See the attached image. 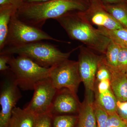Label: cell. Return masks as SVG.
Returning a JSON list of instances; mask_svg holds the SVG:
<instances>
[{
	"label": "cell",
	"mask_w": 127,
	"mask_h": 127,
	"mask_svg": "<svg viewBox=\"0 0 127 127\" xmlns=\"http://www.w3.org/2000/svg\"><path fill=\"white\" fill-rule=\"evenodd\" d=\"M89 5L88 0H50L26 4L18 8L15 15L24 23L41 29L48 19L56 20L71 12L85 11Z\"/></svg>",
	"instance_id": "cell-1"
},
{
	"label": "cell",
	"mask_w": 127,
	"mask_h": 127,
	"mask_svg": "<svg viewBox=\"0 0 127 127\" xmlns=\"http://www.w3.org/2000/svg\"><path fill=\"white\" fill-rule=\"evenodd\" d=\"M56 20L72 40L81 42L94 52L105 55L111 40L95 28L80 12H71Z\"/></svg>",
	"instance_id": "cell-2"
},
{
	"label": "cell",
	"mask_w": 127,
	"mask_h": 127,
	"mask_svg": "<svg viewBox=\"0 0 127 127\" xmlns=\"http://www.w3.org/2000/svg\"><path fill=\"white\" fill-rule=\"evenodd\" d=\"M79 46L70 51L63 52L51 43L37 41L22 45L7 47L0 51V55H17L29 58L38 65L49 68L68 59Z\"/></svg>",
	"instance_id": "cell-3"
},
{
	"label": "cell",
	"mask_w": 127,
	"mask_h": 127,
	"mask_svg": "<svg viewBox=\"0 0 127 127\" xmlns=\"http://www.w3.org/2000/svg\"><path fill=\"white\" fill-rule=\"evenodd\" d=\"M8 65L16 83L23 91L34 90L37 83L49 77L50 68L41 66L25 56L12 55Z\"/></svg>",
	"instance_id": "cell-4"
},
{
	"label": "cell",
	"mask_w": 127,
	"mask_h": 127,
	"mask_svg": "<svg viewBox=\"0 0 127 127\" xmlns=\"http://www.w3.org/2000/svg\"><path fill=\"white\" fill-rule=\"evenodd\" d=\"M15 14L12 16L10 22L9 33L4 48L45 40L67 43L53 37L41 29L24 23L16 17Z\"/></svg>",
	"instance_id": "cell-5"
},
{
	"label": "cell",
	"mask_w": 127,
	"mask_h": 127,
	"mask_svg": "<svg viewBox=\"0 0 127 127\" xmlns=\"http://www.w3.org/2000/svg\"><path fill=\"white\" fill-rule=\"evenodd\" d=\"M49 78L57 90L66 88L76 94L81 82L78 62L67 59L50 67Z\"/></svg>",
	"instance_id": "cell-6"
},
{
	"label": "cell",
	"mask_w": 127,
	"mask_h": 127,
	"mask_svg": "<svg viewBox=\"0 0 127 127\" xmlns=\"http://www.w3.org/2000/svg\"><path fill=\"white\" fill-rule=\"evenodd\" d=\"M79 49L77 62L80 78L85 87L86 96L93 98L98 64L102 55L98 56L83 45L79 46Z\"/></svg>",
	"instance_id": "cell-7"
},
{
	"label": "cell",
	"mask_w": 127,
	"mask_h": 127,
	"mask_svg": "<svg viewBox=\"0 0 127 127\" xmlns=\"http://www.w3.org/2000/svg\"><path fill=\"white\" fill-rule=\"evenodd\" d=\"M20 89L12 73L2 80L0 93V127H7L12 111L22 97Z\"/></svg>",
	"instance_id": "cell-8"
},
{
	"label": "cell",
	"mask_w": 127,
	"mask_h": 127,
	"mask_svg": "<svg viewBox=\"0 0 127 127\" xmlns=\"http://www.w3.org/2000/svg\"><path fill=\"white\" fill-rule=\"evenodd\" d=\"M57 89L49 78L35 86L31 100L25 108L36 116L50 112Z\"/></svg>",
	"instance_id": "cell-9"
},
{
	"label": "cell",
	"mask_w": 127,
	"mask_h": 127,
	"mask_svg": "<svg viewBox=\"0 0 127 127\" xmlns=\"http://www.w3.org/2000/svg\"><path fill=\"white\" fill-rule=\"evenodd\" d=\"M80 12L89 22L98 27L111 30L124 28L107 10L102 0H91L88 8Z\"/></svg>",
	"instance_id": "cell-10"
},
{
	"label": "cell",
	"mask_w": 127,
	"mask_h": 127,
	"mask_svg": "<svg viewBox=\"0 0 127 127\" xmlns=\"http://www.w3.org/2000/svg\"><path fill=\"white\" fill-rule=\"evenodd\" d=\"M81 106L76 94L67 89H61L57 90L50 112L53 116L75 113L79 112Z\"/></svg>",
	"instance_id": "cell-11"
},
{
	"label": "cell",
	"mask_w": 127,
	"mask_h": 127,
	"mask_svg": "<svg viewBox=\"0 0 127 127\" xmlns=\"http://www.w3.org/2000/svg\"><path fill=\"white\" fill-rule=\"evenodd\" d=\"M111 73V86L117 100L127 101V78L126 73L108 66Z\"/></svg>",
	"instance_id": "cell-12"
},
{
	"label": "cell",
	"mask_w": 127,
	"mask_h": 127,
	"mask_svg": "<svg viewBox=\"0 0 127 127\" xmlns=\"http://www.w3.org/2000/svg\"><path fill=\"white\" fill-rule=\"evenodd\" d=\"M79 113L78 127H97L93 98L86 96Z\"/></svg>",
	"instance_id": "cell-13"
},
{
	"label": "cell",
	"mask_w": 127,
	"mask_h": 127,
	"mask_svg": "<svg viewBox=\"0 0 127 127\" xmlns=\"http://www.w3.org/2000/svg\"><path fill=\"white\" fill-rule=\"evenodd\" d=\"M36 115L25 108L13 109L7 127H33Z\"/></svg>",
	"instance_id": "cell-14"
},
{
	"label": "cell",
	"mask_w": 127,
	"mask_h": 127,
	"mask_svg": "<svg viewBox=\"0 0 127 127\" xmlns=\"http://www.w3.org/2000/svg\"><path fill=\"white\" fill-rule=\"evenodd\" d=\"M1 6L0 11V51L5 47L10 22L12 16L17 11L16 8L12 6Z\"/></svg>",
	"instance_id": "cell-15"
},
{
	"label": "cell",
	"mask_w": 127,
	"mask_h": 127,
	"mask_svg": "<svg viewBox=\"0 0 127 127\" xmlns=\"http://www.w3.org/2000/svg\"><path fill=\"white\" fill-rule=\"evenodd\" d=\"M96 102L108 115L117 113V100L111 88L103 93H98Z\"/></svg>",
	"instance_id": "cell-16"
},
{
	"label": "cell",
	"mask_w": 127,
	"mask_h": 127,
	"mask_svg": "<svg viewBox=\"0 0 127 127\" xmlns=\"http://www.w3.org/2000/svg\"><path fill=\"white\" fill-rule=\"evenodd\" d=\"M104 5L107 10L113 18L127 30V2Z\"/></svg>",
	"instance_id": "cell-17"
},
{
	"label": "cell",
	"mask_w": 127,
	"mask_h": 127,
	"mask_svg": "<svg viewBox=\"0 0 127 127\" xmlns=\"http://www.w3.org/2000/svg\"><path fill=\"white\" fill-rule=\"evenodd\" d=\"M97 29L110 40L117 43L122 48H127V30L125 28L108 30L103 27Z\"/></svg>",
	"instance_id": "cell-18"
},
{
	"label": "cell",
	"mask_w": 127,
	"mask_h": 127,
	"mask_svg": "<svg viewBox=\"0 0 127 127\" xmlns=\"http://www.w3.org/2000/svg\"><path fill=\"white\" fill-rule=\"evenodd\" d=\"M121 48L117 43L110 40L105 54L106 62L109 66L113 68L117 67L118 58Z\"/></svg>",
	"instance_id": "cell-19"
},
{
	"label": "cell",
	"mask_w": 127,
	"mask_h": 127,
	"mask_svg": "<svg viewBox=\"0 0 127 127\" xmlns=\"http://www.w3.org/2000/svg\"><path fill=\"white\" fill-rule=\"evenodd\" d=\"M78 120L77 116L70 115L53 116L52 127H75Z\"/></svg>",
	"instance_id": "cell-20"
},
{
	"label": "cell",
	"mask_w": 127,
	"mask_h": 127,
	"mask_svg": "<svg viewBox=\"0 0 127 127\" xmlns=\"http://www.w3.org/2000/svg\"><path fill=\"white\" fill-rule=\"evenodd\" d=\"M96 78L98 82L106 79H111V73L106 62L105 57L102 55L98 64Z\"/></svg>",
	"instance_id": "cell-21"
},
{
	"label": "cell",
	"mask_w": 127,
	"mask_h": 127,
	"mask_svg": "<svg viewBox=\"0 0 127 127\" xmlns=\"http://www.w3.org/2000/svg\"><path fill=\"white\" fill-rule=\"evenodd\" d=\"M94 108L97 127H106L108 114L96 101L94 103Z\"/></svg>",
	"instance_id": "cell-22"
},
{
	"label": "cell",
	"mask_w": 127,
	"mask_h": 127,
	"mask_svg": "<svg viewBox=\"0 0 127 127\" xmlns=\"http://www.w3.org/2000/svg\"><path fill=\"white\" fill-rule=\"evenodd\" d=\"M53 117L51 112L37 115L33 127H52Z\"/></svg>",
	"instance_id": "cell-23"
},
{
	"label": "cell",
	"mask_w": 127,
	"mask_h": 127,
	"mask_svg": "<svg viewBox=\"0 0 127 127\" xmlns=\"http://www.w3.org/2000/svg\"><path fill=\"white\" fill-rule=\"evenodd\" d=\"M125 121L117 113L109 114L107 120L106 127H127Z\"/></svg>",
	"instance_id": "cell-24"
},
{
	"label": "cell",
	"mask_w": 127,
	"mask_h": 127,
	"mask_svg": "<svg viewBox=\"0 0 127 127\" xmlns=\"http://www.w3.org/2000/svg\"><path fill=\"white\" fill-rule=\"evenodd\" d=\"M117 68L126 73L127 70V48H120L118 56Z\"/></svg>",
	"instance_id": "cell-25"
},
{
	"label": "cell",
	"mask_w": 127,
	"mask_h": 127,
	"mask_svg": "<svg viewBox=\"0 0 127 127\" xmlns=\"http://www.w3.org/2000/svg\"><path fill=\"white\" fill-rule=\"evenodd\" d=\"M117 113L127 124V101L121 102L117 100Z\"/></svg>",
	"instance_id": "cell-26"
},
{
	"label": "cell",
	"mask_w": 127,
	"mask_h": 127,
	"mask_svg": "<svg viewBox=\"0 0 127 127\" xmlns=\"http://www.w3.org/2000/svg\"><path fill=\"white\" fill-rule=\"evenodd\" d=\"M12 55L2 54L0 55V71L5 72L10 70L8 62Z\"/></svg>",
	"instance_id": "cell-27"
},
{
	"label": "cell",
	"mask_w": 127,
	"mask_h": 127,
	"mask_svg": "<svg viewBox=\"0 0 127 127\" xmlns=\"http://www.w3.org/2000/svg\"><path fill=\"white\" fill-rule=\"evenodd\" d=\"M111 88V79L102 80L99 82L98 85V93H103Z\"/></svg>",
	"instance_id": "cell-28"
},
{
	"label": "cell",
	"mask_w": 127,
	"mask_h": 127,
	"mask_svg": "<svg viewBox=\"0 0 127 127\" xmlns=\"http://www.w3.org/2000/svg\"><path fill=\"white\" fill-rule=\"evenodd\" d=\"M104 4H116L127 2V0H102Z\"/></svg>",
	"instance_id": "cell-29"
},
{
	"label": "cell",
	"mask_w": 127,
	"mask_h": 127,
	"mask_svg": "<svg viewBox=\"0 0 127 127\" xmlns=\"http://www.w3.org/2000/svg\"><path fill=\"white\" fill-rule=\"evenodd\" d=\"M26 0L28 2H27L28 3L31 4V3H40V2H45L50 0Z\"/></svg>",
	"instance_id": "cell-30"
},
{
	"label": "cell",
	"mask_w": 127,
	"mask_h": 127,
	"mask_svg": "<svg viewBox=\"0 0 127 127\" xmlns=\"http://www.w3.org/2000/svg\"><path fill=\"white\" fill-rule=\"evenodd\" d=\"M126 76H127V71H126Z\"/></svg>",
	"instance_id": "cell-31"
},
{
	"label": "cell",
	"mask_w": 127,
	"mask_h": 127,
	"mask_svg": "<svg viewBox=\"0 0 127 127\" xmlns=\"http://www.w3.org/2000/svg\"><path fill=\"white\" fill-rule=\"evenodd\" d=\"M88 0L89 1L91 0Z\"/></svg>",
	"instance_id": "cell-32"
},
{
	"label": "cell",
	"mask_w": 127,
	"mask_h": 127,
	"mask_svg": "<svg viewBox=\"0 0 127 127\" xmlns=\"http://www.w3.org/2000/svg\"></svg>",
	"instance_id": "cell-33"
}]
</instances>
